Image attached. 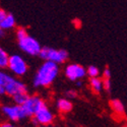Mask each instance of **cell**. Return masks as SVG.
<instances>
[{
    "label": "cell",
    "instance_id": "obj_7",
    "mask_svg": "<svg viewBox=\"0 0 127 127\" xmlns=\"http://www.w3.org/2000/svg\"><path fill=\"white\" fill-rule=\"evenodd\" d=\"M10 71L14 73L17 76L25 75L28 71V65L27 62L20 57L19 55H11L9 56L8 60V66Z\"/></svg>",
    "mask_w": 127,
    "mask_h": 127
},
{
    "label": "cell",
    "instance_id": "obj_8",
    "mask_svg": "<svg viewBox=\"0 0 127 127\" xmlns=\"http://www.w3.org/2000/svg\"><path fill=\"white\" fill-rule=\"evenodd\" d=\"M34 118V123L41 126V125H50L54 122L55 116L47 106H43L40 110H38L35 115L33 116Z\"/></svg>",
    "mask_w": 127,
    "mask_h": 127
},
{
    "label": "cell",
    "instance_id": "obj_17",
    "mask_svg": "<svg viewBox=\"0 0 127 127\" xmlns=\"http://www.w3.org/2000/svg\"><path fill=\"white\" fill-rule=\"evenodd\" d=\"M102 84H103V90L109 92L112 88V83L110 78H103L102 79Z\"/></svg>",
    "mask_w": 127,
    "mask_h": 127
},
{
    "label": "cell",
    "instance_id": "obj_1",
    "mask_svg": "<svg viewBox=\"0 0 127 127\" xmlns=\"http://www.w3.org/2000/svg\"><path fill=\"white\" fill-rule=\"evenodd\" d=\"M58 64L51 61H45L43 65L38 69L34 77V86L36 88H46L53 83L58 76Z\"/></svg>",
    "mask_w": 127,
    "mask_h": 127
},
{
    "label": "cell",
    "instance_id": "obj_15",
    "mask_svg": "<svg viewBox=\"0 0 127 127\" xmlns=\"http://www.w3.org/2000/svg\"><path fill=\"white\" fill-rule=\"evenodd\" d=\"M9 56L7 53L0 47V68H6L8 66Z\"/></svg>",
    "mask_w": 127,
    "mask_h": 127
},
{
    "label": "cell",
    "instance_id": "obj_18",
    "mask_svg": "<svg viewBox=\"0 0 127 127\" xmlns=\"http://www.w3.org/2000/svg\"><path fill=\"white\" fill-rule=\"evenodd\" d=\"M27 35H28L27 30L24 29V28H19V29L16 31V37H17V40H19V39H22V38L26 37Z\"/></svg>",
    "mask_w": 127,
    "mask_h": 127
},
{
    "label": "cell",
    "instance_id": "obj_20",
    "mask_svg": "<svg viewBox=\"0 0 127 127\" xmlns=\"http://www.w3.org/2000/svg\"><path fill=\"white\" fill-rule=\"evenodd\" d=\"M103 76H104V78H111V71L109 68H105V70L103 72Z\"/></svg>",
    "mask_w": 127,
    "mask_h": 127
},
{
    "label": "cell",
    "instance_id": "obj_14",
    "mask_svg": "<svg viewBox=\"0 0 127 127\" xmlns=\"http://www.w3.org/2000/svg\"><path fill=\"white\" fill-rule=\"evenodd\" d=\"M29 98V95H28V92H25V93H18L16 95L12 97V100H13V103L15 105H19L22 106L26 101L27 99Z\"/></svg>",
    "mask_w": 127,
    "mask_h": 127
},
{
    "label": "cell",
    "instance_id": "obj_22",
    "mask_svg": "<svg viewBox=\"0 0 127 127\" xmlns=\"http://www.w3.org/2000/svg\"><path fill=\"white\" fill-rule=\"evenodd\" d=\"M7 14V12L5 11L4 9H2V8H0V23L2 22V19L5 17V15Z\"/></svg>",
    "mask_w": 127,
    "mask_h": 127
},
{
    "label": "cell",
    "instance_id": "obj_27",
    "mask_svg": "<svg viewBox=\"0 0 127 127\" xmlns=\"http://www.w3.org/2000/svg\"><path fill=\"white\" fill-rule=\"evenodd\" d=\"M4 35V31L1 29V28H0V37H2Z\"/></svg>",
    "mask_w": 127,
    "mask_h": 127
},
{
    "label": "cell",
    "instance_id": "obj_23",
    "mask_svg": "<svg viewBox=\"0 0 127 127\" xmlns=\"http://www.w3.org/2000/svg\"><path fill=\"white\" fill-rule=\"evenodd\" d=\"M5 76H6V73L0 71V84H1V86H2V83H3L4 79H5Z\"/></svg>",
    "mask_w": 127,
    "mask_h": 127
},
{
    "label": "cell",
    "instance_id": "obj_6",
    "mask_svg": "<svg viewBox=\"0 0 127 127\" xmlns=\"http://www.w3.org/2000/svg\"><path fill=\"white\" fill-rule=\"evenodd\" d=\"M2 113L6 118H8L10 121H13V122H18L27 118V115L23 107L19 105H15V104L3 106Z\"/></svg>",
    "mask_w": 127,
    "mask_h": 127
},
{
    "label": "cell",
    "instance_id": "obj_5",
    "mask_svg": "<svg viewBox=\"0 0 127 127\" xmlns=\"http://www.w3.org/2000/svg\"><path fill=\"white\" fill-rule=\"evenodd\" d=\"M45 101L39 96H29L27 101L22 105V107L27 115V117H33L35 113L45 106Z\"/></svg>",
    "mask_w": 127,
    "mask_h": 127
},
{
    "label": "cell",
    "instance_id": "obj_2",
    "mask_svg": "<svg viewBox=\"0 0 127 127\" xmlns=\"http://www.w3.org/2000/svg\"><path fill=\"white\" fill-rule=\"evenodd\" d=\"M39 56L42 59H44L45 61H51V62L56 63V64H60V63H63L67 60L68 52L63 49L56 50L54 48L43 47V48H41Z\"/></svg>",
    "mask_w": 127,
    "mask_h": 127
},
{
    "label": "cell",
    "instance_id": "obj_9",
    "mask_svg": "<svg viewBox=\"0 0 127 127\" xmlns=\"http://www.w3.org/2000/svg\"><path fill=\"white\" fill-rule=\"evenodd\" d=\"M86 68L79 64H69L65 68V75L71 81H76L86 76Z\"/></svg>",
    "mask_w": 127,
    "mask_h": 127
},
{
    "label": "cell",
    "instance_id": "obj_4",
    "mask_svg": "<svg viewBox=\"0 0 127 127\" xmlns=\"http://www.w3.org/2000/svg\"><path fill=\"white\" fill-rule=\"evenodd\" d=\"M18 46L22 49V51H24L25 53H27L29 55H32V56L39 55L41 48H42L39 42L35 38L31 37L29 35L18 40Z\"/></svg>",
    "mask_w": 127,
    "mask_h": 127
},
{
    "label": "cell",
    "instance_id": "obj_26",
    "mask_svg": "<svg viewBox=\"0 0 127 127\" xmlns=\"http://www.w3.org/2000/svg\"><path fill=\"white\" fill-rule=\"evenodd\" d=\"M39 127H57V126H53V125H41V126H39Z\"/></svg>",
    "mask_w": 127,
    "mask_h": 127
},
{
    "label": "cell",
    "instance_id": "obj_24",
    "mask_svg": "<svg viewBox=\"0 0 127 127\" xmlns=\"http://www.w3.org/2000/svg\"><path fill=\"white\" fill-rule=\"evenodd\" d=\"M5 93H4V89H3V87L0 84V96H3Z\"/></svg>",
    "mask_w": 127,
    "mask_h": 127
},
{
    "label": "cell",
    "instance_id": "obj_19",
    "mask_svg": "<svg viewBox=\"0 0 127 127\" xmlns=\"http://www.w3.org/2000/svg\"><path fill=\"white\" fill-rule=\"evenodd\" d=\"M77 96V94L75 91H73V90H69L66 92V97L67 98H70V99H75Z\"/></svg>",
    "mask_w": 127,
    "mask_h": 127
},
{
    "label": "cell",
    "instance_id": "obj_13",
    "mask_svg": "<svg viewBox=\"0 0 127 127\" xmlns=\"http://www.w3.org/2000/svg\"><path fill=\"white\" fill-rule=\"evenodd\" d=\"M91 88L94 93L100 94L103 91V84H102V79L99 77H92L90 80Z\"/></svg>",
    "mask_w": 127,
    "mask_h": 127
},
{
    "label": "cell",
    "instance_id": "obj_10",
    "mask_svg": "<svg viewBox=\"0 0 127 127\" xmlns=\"http://www.w3.org/2000/svg\"><path fill=\"white\" fill-rule=\"evenodd\" d=\"M110 107L113 111V113H115L116 115L120 116V117H122V116H124L125 114V107L123 103L118 100V99H113L110 101Z\"/></svg>",
    "mask_w": 127,
    "mask_h": 127
},
{
    "label": "cell",
    "instance_id": "obj_11",
    "mask_svg": "<svg viewBox=\"0 0 127 127\" xmlns=\"http://www.w3.org/2000/svg\"><path fill=\"white\" fill-rule=\"evenodd\" d=\"M56 107L58 109L59 112L61 113H69L71 110H72V103L68 100V99H64V98H62V99H59L56 103Z\"/></svg>",
    "mask_w": 127,
    "mask_h": 127
},
{
    "label": "cell",
    "instance_id": "obj_21",
    "mask_svg": "<svg viewBox=\"0 0 127 127\" xmlns=\"http://www.w3.org/2000/svg\"><path fill=\"white\" fill-rule=\"evenodd\" d=\"M0 127H16V126L10 122H3V123L0 124Z\"/></svg>",
    "mask_w": 127,
    "mask_h": 127
},
{
    "label": "cell",
    "instance_id": "obj_25",
    "mask_svg": "<svg viewBox=\"0 0 127 127\" xmlns=\"http://www.w3.org/2000/svg\"><path fill=\"white\" fill-rule=\"evenodd\" d=\"M75 82H76V87H77V88H81V87H82V81H80V80H76Z\"/></svg>",
    "mask_w": 127,
    "mask_h": 127
},
{
    "label": "cell",
    "instance_id": "obj_16",
    "mask_svg": "<svg viewBox=\"0 0 127 127\" xmlns=\"http://www.w3.org/2000/svg\"><path fill=\"white\" fill-rule=\"evenodd\" d=\"M86 72L87 74L92 78V77H99V74H100V69L97 67V66H94V65H91L88 69H86Z\"/></svg>",
    "mask_w": 127,
    "mask_h": 127
},
{
    "label": "cell",
    "instance_id": "obj_3",
    "mask_svg": "<svg viewBox=\"0 0 127 127\" xmlns=\"http://www.w3.org/2000/svg\"><path fill=\"white\" fill-rule=\"evenodd\" d=\"M2 87L4 89V93L10 97H13L14 95L18 94V93H25L28 92L27 90V86L22 82L20 80H18L17 78L6 74L5 79L2 83Z\"/></svg>",
    "mask_w": 127,
    "mask_h": 127
},
{
    "label": "cell",
    "instance_id": "obj_12",
    "mask_svg": "<svg viewBox=\"0 0 127 127\" xmlns=\"http://www.w3.org/2000/svg\"><path fill=\"white\" fill-rule=\"evenodd\" d=\"M14 26H15V18H14L13 14H11V13H7L5 15V17L2 19V22L0 23V28L3 31L10 30V29L14 28Z\"/></svg>",
    "mask_w": 127,
    "mask_h": 127
}]
</instances>
